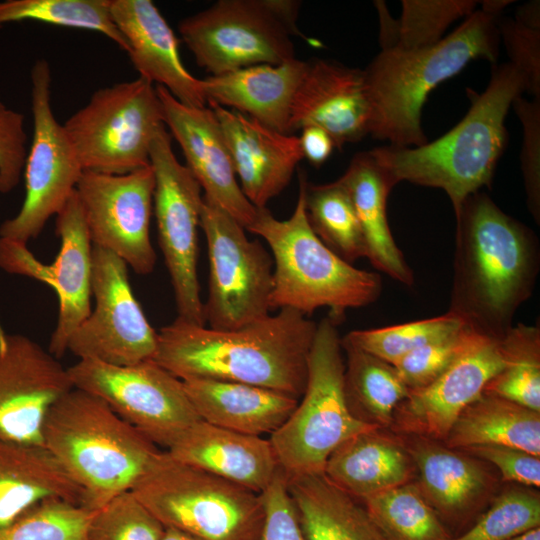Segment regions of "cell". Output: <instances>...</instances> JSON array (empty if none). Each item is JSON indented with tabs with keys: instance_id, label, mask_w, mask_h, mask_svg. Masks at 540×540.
Masks as SVG:
<instances>
[{
	"instance_id": "6da1fadb",
	"label": "cell",
	"mask_w": 540,
	"mask_h": 540,
	"mask_svg": "<svg viewBox=\"0 0 540 540\" xmlns=\"http://www.w3.org/2000/svg\"><path fill=\"white\" fill-rule=\"evenodd\" d=\"M455 218L448 313L477 334L501 339L534 290L540 265L537 236L481 191L465 199Z\"/></svg>"
},
{
	"instance_id": "7a4b0ae2",
	"label": "cell",
	"mask_w": 540,
	"mask_h": 540,
	"mask_svg": "<svg viewBox=\"0 0 540 540\" xmlns=\"http://www.w3.org/2000/svg\"><path fill=\"white\" fill-rule=\"evenodd\" d=\"M317 324L282 308L236 330L175 319L157 336L153 360L180 380L239 382L301 398Z\"/></svg>"
},
{
	"instance_id": "3957f363",
	"label": "cell",
	"mask_w": 540,
	"mask_h": 540,
	"mask_svg": "<svg viewBox=\"0 0 540 540\" xmlns=\"http://www.w3.org/2000/svg\"><path fill=\"white\" fill-rule=\"evenodd\" d=\"M523 92L521 74L508 62L496 65L485 90L469 92L467 114L447 133L417 147L385 145L369 152L396 185L443 190L457 215L468 196L491 186L507 144L508 111Z\"/></svg>"
},
{
	"instance_id": "277c9868",
	"label": "cell",
	"mask_w": 540,
	"mask_h": 540,
	"mask_svg": "<svg viewBox=\"0 0 540 540\" xmlns=\"http://www.w3.org/2000/svg\"><path fill=\"white\" fill-rule=\"evenodd\" d=\"M498 17L475 10L437 44L418 50L382 49L364 69L370 106L369 134L393 146L428 142L421 125L428 95L469 62L499 57Z\"/></svg>"
},
{
	"instance_id": "5b68a950",
	"label": "cell",
	"mask_w": 540,
	"mask_h": 540,
	"mask_svg": "<svg viewBox=\"0 0 540 540\" xmlns=\"http://www.w3.org/2000/svg\"><path fill=\"white\" fill-rule=\"evenodd\" d=\"M42 444L82 489L83 507L91 511L131 491L161 453L104 400L75 387L49 409Z\"/></svg>"
},
{
	"instance_id": "8992f818",
	"label": "cell",
	"mask_w": 540,
	"mask_h": 540,
	"mask_svg": "<svg viewBox=\"0 0 540 540\" xmlns=\"http://www.w3.org/2000/svg\"><path fill=\"white\" fill-rule=\"evenodd\" d=\"M247 231L268 244L274 263L271 310L290 308L310 315L321 307L339 320L350 308L374 303L382 292L380 275L358 269L327 247L309 225L303 184L291 216L275 218L258 209Z\"/></svg>"
},
{
	"instance_id": "52a82bcc",
	"label": "cell",
	"mask_w": 540,
	"mask_h": 540,
	"mask_svg": "<svg viewBox=\"0 0 540 540\" xmlns=\"http://www.w3.org/2000/svg\"><path fill=\"white\" fill-rule=\"evenodd\" d=\"M337 321L329 315L317 324L302 400L270 434L286 479L324 473L328 458L340 445L359 433L379 428L357 418L348 405Z\"/></svg>"
},
{
	"instance_id": "ba28073f",
	"label": "cell",
	"mask_w": 540,
	"mask_h": 540,
	"mask_svg": "<svg viewBox=\"0 0 540 540\" xmlns=\"http://www.w3.org/2000/svg\"><path fill=\"white\" fill-rule=\"evenodd\" d=\"M131 492L163 524L195 540H261V495L161 451Z\"/></svg>"
},
{
	"instance_id": "9c48e42d",
	"label": "cell",
	"mask_w": 540,
	"mask_h": 540,
	"mask_svg": "<svg viewBox=\"0 0 540 540\" xmlns=\"http://www.w3.org/2000/svg\"><path fill=\"white\" fill-rule=\"evenodd\" d=\"M300 2L219 0L182 19L179 33L199 67L222 75L295 58L292 36L303 35L296 20Z\"/></svg>"
},
{
	"instance_id": "30bf717a",
	"label": "cell",
	"mask_w": 540,
	"mask_h": 540,
	"mask_svg": "<svg viewBox=\"0 0 540 540\" xmlns=\"http://www.w3.org/2000/svg\"><path fill=\"white\" fill-rule=\"evenodd\" d=\"M164 124L156 86L142 77L96 90L63 127L84 171L126 174L150 165Z\"/></svg>"
},
{
	"instance_id": "8fae6325",
	"label": "cell",
	"mask_w": 540,
	"mask_h": 540,
	"mask_svg": "<svg viewBox=\"0 0 540 540\" xmlns=\"http://www.w3.org/2000/svg\"><path fill=\"white\" fill-rule=\"evenodd\" d=\"M200 228L209 257L205 325L236 330L270 315L274 263L259 240H250L233 217L203 198Z\"/></svg>"
},
{
	"instance_id": "7c38bea8",
	"label": "cell",
	"mask_w": 540,
	"mask_h": 540,
	"mask_svg": "<svg viewBox=\"0 0 540 540\" xmlns=\"http://www.w3.org/2000/svg\"><path fill=\"white\" fill-rule=\"evenodd\" d=\"M33 134L23 176L25 196L18 213L0 225V237L23 244L35 239L63 208L83 173L77 153L51 105V70L45 59L31 69Z\"/></svg>"
},
{
	"instance_id": "4fadbf2b",
	"label": "cell",
	"mask_w": 540,
	"mask_h": 540,
	"mask_svg": "<svg viewBox=\"0 0 540 540\" xmlns=\"http://www.w3.org/2000/svg\"><path fill=\"white\" fill-rule=\"evenodd\" d=\"M73 387L92 393L166 450L200 417L183 381L154 360L116 366L79 359L67 368Z\"/></svg>"
},
{
	"instance_id": "5bb4252c",
	"label": "cell",
	"mask_w": 540,
	"mask_h": 540,
	"mask_svg": "<svg viewBox=\"0 0 540 540\" xmlns=\"http://www.w3.org/2000/svg\"><path fill=\"white\" fill-rule=\"evenodd\" d=\"M150 165L155 177L153 208L158 240L174 292L176 319L205 325L197 273L202 189L175 156L166 126L152 142Z\"/></svg>"
},
{
	"instance_id": "9a60e30c",
	"label": "cell",
	"mask_w": 540,
	"mask_h": 540,
	"mask_svg": "<svg viewBox=\"0 0 540 540\" xmlns=\"http://www.w3.org/2000/svg\"><path fill=\"white\" fill-rule=\"evenodd\" d=\"M127 264L112 252L92 247L94 309L71 336L67 351L79 359L116 366L153 360L158 333L131 288Z\"/></svg>"
},
{
	"instance_id": "2e32d148",
	"label": "cell",
	"mask_w": 540,
	"mask_h": 540,
	"mask_svg": "<svg viewBox=\"0 0 540 540\" xmlns=\"http://www.w3.org/2000/svg\"><path fill=\"white\" fill-rule=\"evenodd\" d=\"M154 188L149 165L126 174L83 171L75 189L92 245L112 252L141 275L156 264L150 239Z\"/></svg>"
},
{
	"instance_id": "e0dca14e",
	"label": "cell",
	"mask_w": 540,
	"mask_h": 540,
	"mask_svg": "<svg viewBox=\"0 0 540 540\" xmlns=\"http://www.w3.org/2000/svg\"><path fill=\"white\" fill-rule=\"evenodd\" d=\"M56 234L60 250L49 265L36 259L27 244L0 237V268L41 281L57 294L58 318L48 351L60 359L71 336L91 312L93 245L76 191L56 215Z\"/></svg>"
},
{
	"instance_id": "ac0fdd59",
	"label": "cell",
	"mask_w": 540,
	"mask_h": 540,
	"mask_svg": "<svg viewBox=\"0 0 540 540\" xmlns=\"http://www.w3.org/2000/svg\"><path fill=\"white\" fill-rule=\"evenodd\" d=\"M72 388L67 368L48 349L0 332V440L43 445L49 409Z\"/></svg>"
},
{
	"instance_id": "d6986e66",
	"label": "cell",
	"mask_w": 540,
	"mask_h": 540,
	"mask_svg": "<svg viewBox=\"0 0 540 540\" xmlns=\"http://www.w3.org/2000/svg\"><path fill=\"white\" fill-rule=\"evenodd\" d=\"M505 364L502 340L476 334L436 380L409 391L390 427L406 436L444 441L461 412L483 394Z\"/></svg>"
},
{
	"instance_id": "ffe728a7",
	"label": "cell",
	"mask_w": 540,
	"mask_h": 540,
	"mask_svg": "<svg viewBox=\"0 0 540 540\" xmlns=\"http://www.w3.org/2000/svg\"><path fill=\"white\" fill-rule=\"evenodd\" d=\"M164 124L179 144L185 166L199 183L203 198L216 205L245 229L254 221L256 208L238 184L231 154L219 121L209 106L191 107L156 86Z\"/></svg>"
},
{
	"instance_id": "44dd1931",
	"label": "cell",
	"mask_w": 540,
	"mask_h": 540,
	"mask_svg": "<svg viewBox=\"0 0 540 540\" xmlns=\"http://www.w3.org/2000/svg\"><path fill=\"white\" fill-rule=\"evenodd\" d=\"M307 126L326 131L335 148L369 134L370 106L364 71L335 61H307L295 92L288 133Z\"/></svg>"
},
{
	"instance_id": "7402d4cb",
	"label": "cell",
	"mask_w": 540,
	"mask_h": 540,
	"mask_svg": "<svg viewBox=\"0 0 540 540\" xmlns=\"http://www.w3.org/2000/svg\"><path fill=\"white\" fill-rule=\"evenodd\" d=\"M109 8L139 77L165 88L184 105L207 106L203 80L183 65L178 40L155 4L151 0H109Z\"/></svg>"
},
{
	"instance_id": "603a6c76",
	"label": "cell",
	"mask_w": 540,
	"mask_h": 540,
	"mask_svg": "<svg viewBox=\"0 0 540 540\" xmlns=\"http://www.w3.org/2000/svg\"><path fill=\"white\" fill-rule=\"evenodd\" d=\"M207 105L219 121L242 192L256 208H266L287 187L303 159L299 137L213 102Z\"/></svg>"
},
{
	"instance_id": "cb8c5ba5",
	"label": "cell",
	"mask_w": 540,
	"mask_h": 540,
	"mask_svg": "<svg viewBox=\"0 0 540 540\" xmlns=\"http://www.w3.org/2000/svg\"><path fill=\"white\" fill-rule=\"evenodd\" d=\"M185 464L261 494L280 467L269 439L199 420L167 450Z\"/></svg>"
},
{
	"instance_id": "d4e9b609",
	"label": "cell",
	"mask_w": 540,
	"mask_h": 540,
	"mask_svg": "<svg viewBox=\"0 0 540 540\" xmlns=\"http://www.w3.org/2000/svg\"><path fill=\"white\" fill-rule=\"evenodd\" d=\"M307 61L256 65L203 79L207 102H213L280 133H288L295 92Z\"/></svg>"
},
{
	"instance_id": "484cf974",
	"label": "cell",
	"mask_w": 540,
	"mask_h": 540,
	"mask_svg": "<svg viewBox=\"0 0 540 540\" xmlns=\"http://www.w3.org/2000/svg\"><path fill=\"white\" fill-rule=\"evenodd\" d=\"M50 499L83 506L84 493L43 445L0 440V528Z\"/></svg>"
},
{
	"instance_id": "4316f807",
	"label": "cell",
	"mask_w": 540,
	"mask_h": 540,
	"mask_svg": "<svg viewBox=\"0 0 540 540\" xmlns=\"http://www.w3.org/2000/svg\"><path fill=\"white\" fill-rule=\"evenodd\" d=\"M183 385L201 420L248 435L272 434L298 404L289 395L239 382L190 379Z\"/></svg>"
},
{
	"instance_id": "83f0119b",
	"label": "cell",
	"mask_w": 540,
	"mask_h": 540,
	"mask_svg": "<svg viewBox=\"0 0 540 540\" xmlns=\"http://www.w3.org/2000/svg\"><path fill=\"white\" fill-rule=\"evenodd\" d=\"M339 180L352 200L365 242L366 258L390 278L412 286L413 271L393 238L387 218V199L396 184L369 151L354 155Z\"/></svg>"
},
{
	"instance_id": "f1b7e54d",
	"label": "cell",
	"mask_w": 540,
	"mask_h": 540,
	"mask_svg": "<svg viewBox=\"0 0 540 540\" xmlns=\"http://www.w3.org/2000/svg\"><path fill=\"white\" fill-rule=\"evenodd\" d=\"M382 430L351 437L326 462L325 476L358 500L410 482L415 470L404 442Z\"/></svg>"
},
{
	"instance_id": "f546056e",
	"label": "cell",
	"mask_w": 540,
	"mask_h": 540,
	"mask_svg": "<svg viewBox=\"0 0 540 540\" xmlns=\"http://www.w3.org/2000/svg\"><path fill=\"white\" fill-rule=\"evenodd\" d=\"M286 481L307 540H390L364 505L324 473Z\"/></svg>"
},
{
	"instance_id": "4dcf8cb0",
	"label": "cell",
	"mask_w": 540,
	"mask_h": 540,
	"mask_svg": "<svg viewBox=\"0 0 540 540\" xmlns=\"http://www.w3.org/2000/svg\"><path fill=\"white\" fill-rule=\"evenodd\" d=\"M404 443L415 469L422 494L445 515L472 509L489 492L492 479L479 462L437 441L411 437Z\"/></svg>"
},
{
	"instance_id": "1f68e13d",
	"label": "cell",
	"mask_w": 540,
	"mask_h": 540,
	"mask_svg": "<svg viewBox=\"0 0 540 540\" xmlns=\"http://www.w3.org/2000/svg\"><path fill=\"white\" fill-rule=\"evenodd\" d=\"M443 442L459 450L501 445L540 456V412L483 393L461 412Z\"/></svg>"
},
{
	"instance_id": "d6a6232c",
	"label": "cell",
	"mask_w": 540,
	"mask_h": 540,
	"mask_svg": "<svg viewBox=\"0 0 540 540\" xmlns=\"http://www.w3.org/2000/svg\"><path fill=\"white\" fill-rule=\"evenodd\" d=\"M341 343L346 353L344 383L350 410L366 423L390 427L396 408L410 390L393 365Z\"/></svg>"
},
{
	"instance_id": "836d02e7",
	"label": "cell",
	"mask_w": 540,
	"mask_h": 540,
	"mask_svg": "<svg viewBox=\"0 0 540 540\" xmlns=\"http://www.w3.org/2000/svg\"><path fill=\"white\" fill-rule=\"evenodd\" d=\"M306 216L317 237L338 256L351 263L366 257L361 227L345 186L339 179L312 184L301 173Z\"/></svg>"
},
{
	"instance_id": "e575fe53",
	"label": "cell",
	"mask_w": 540,
	"mask_h": 540,
	"mask_svg": "<svg viewBox=\"0 0 540 540\" xmlns=\"http://www.w3.org/2000/svg\"><path fill=\"white\" fill-rule=\"evenodd\" d=\"M471 0H402L400 18L392 21L384 5H377L380 15L382 49L410 51L427 48L443 39L456 20L475 11Z\"/></svg>"
},
{
	"instance_id": "d590c367",
	"label": "cell",
	"mask_w": 540,
	"mask_h": 540,
	"mask_svg": "<svg viewBox=\"0 0 540 540\" xmlns=\"http://www.w3.org/2000/svg\"><path fill=\"white\" fill-rule=\"evenodd\" d=\"M361 501L390 540L451 538L416 483L408 482Z\"/></svg>"
},
{
	"instance_id": "8d00e7d4",
	"label": "cell",
	"mask_w": 540,
	"mask_h": 540,
	"mask_svg": "<svg viewBox=\"0 0 540 540\" xmlns=\"http://www.w3.org/2000/svg\"><path fill=\"white\" fill-rule=\"evenodd\" d=\"M506 364L484 392L540 412V329L519 323L501 338Z\"/></svg>"
},
{
	"instance_id": "74e56055",
	"label": "cell",
	"mask_w": 540,
	"mask_h": 540,
	"mask_svg": "<svg viewBox=\"0 0 540 540\" xmlns=\"http://www.w3.org/2000/svg\"><path fill=\"white\" fill-rule=\"evenodd\" d=\"M21 21H36L60 27L103 34L127 52L126 39L115 25L109 0H3L0 28Z\"/></svg>"
},
{
	"instance_id": "f35d334b",
	"label": "cell",
	"mask_w": 540,
	"mask_h": 540,
	"mask_svg": "<svg viewBox=\"0 0 540 540\" xmlns=\"http://www.w3.org/2000/svg\"><path fill=\"white\" fill-rule=\"evenodd\" d=\"M463 326L459 318L447 312L441 316L398 325L353 330L341 340L394 366L412 351Z\"/></svg>"
},
{
	"instance_id": "ab89813d",
	"label": "cell",
	"mask_w": 540,
	"mask_h": 540,
	"mask_svg": "<svg viewBox=\"0 0 540 540\" xmlns=\"http://www.w3.org/2000/svg\"><path fill=\"white\" fill-rule=\"evenodd\" d=\"M94 513L65 500H46L1 527L0 540H84Z\"/></svg>"
},
{
	"instance_id": "60d3db41",
	"label": "cell",
	"mask_w": 540,
	"mask_h": 540,
	"mask_svg": "<svg viewBox=\"0 0 540 540\" xmlns=\"http://www.w3.org/2000/svg\"><path fill=\"white\" fill-rule=\"evenodd\" d=\"M540 527V497L526 489L500 494L471 529L448 540H508Z\"/></svg>"
},
{
	"instance_id": "b9f144b4",
	"label": "cell",
	"mask_w": 540,
	"mask_h": 540,
	"mask_svg": "<svg viewBox=\"0 0 540 540\" xmlns=\"http://www.w3.org/2000/svg\"><path fill=\"white\" fill-rule=\"evenodd\" d=\"M165 527L131 491L95 511L84 540H162Z\"/></svg>"
},
{
	"instance_id": "7bdbcfd3",
	"label": "cell",
	"mask_w": 540,
	"mask_h": 540,
	"mask_svg": "<svg viewBox=\"0 0 540 540\" xmlns=\"http://www.w3.org/2000/svg\"><path fill=\"white\" fill-rule=\"evenodd\" d=\"M476 334L464 325L412 351L394 367L409 390L423 388L436 380L455 361Z\"/></svg>"
},
{
	"instance_id": "ee69618b",
	"label": "cell",
	"mask_w": 540,
	"mask_h": 540,
	"mask_svg": "<svg viewBox=\"0 0 540 540\" xmlns=\"http://www.w3.org/2000/svg\"><path fill=\"white\" fill-rule=\"evenodd\" d=\"M512 107L523 131L520 154L521 171L527 197V207L539 224L540 221V99L529 101L517 97Z\"/></svg>"
},
{
	"instance_id": "f6af8a7d",
	"label": "cell",
	"mask_w": 540,
	"mask_h": 540,
	"mask_svg": "<svg viewBox=\"0 0 540 540\" xmlns=\"http://www.w3.org/2000/svg\"><path fill=\"white\" fill-rule=\"evenodd\" d=\"M498 30L510 60L508 63L521 74L525 92L540 99V29L505 18L498 20Z\"/></svg>"
},
{
	"instance_id": "bcb514c9",
	"label": "cell",
	"mask_w": 540,
	"mask_h": 540,
	"mask_svg": "<svg viewBox=\"0 0 540 540\" xmlns=\"http://www.w3.org/2000/svg\"><path fill=\"white\" fill-rule=\"evenodd\" d=\"M24 115L0 101V193L19 184L27 156Z\"/></svg>"
},
{
	"instance_id": "7dc6e473",
	"label": "cell",
	"mask_w": 540,
	"mask_h": 540,
	"mask_svg": "<svg viewBox=\"0 0 540 540\" xmlns=\"http://www.w3.org/2000/svg\"><path fill=\"white\" fill-rule=\"evenodd\" d=\"M260 495L264 506L261 540H307L281 470Z\"/></svg>"
},
{
	"instance_id": "c3c4849f",
	"label": "cell",
	"mask_w": 540,
	"mask_h": 540,
	"mask_svg": "<svg viewBox=\"0 0 540 540\" xmlns=\"http://www.w3.org/2000/svg\"><path fill=\"white\" fill-rule=\"evenodd\" d=\"M461 450L495 465L505 481L540 486V456L501 445H477Z\"/></svg>"
},
{
	"instance_id": "681fc988",
	"label": "cell",
	"mask_w": 540,
	"mask_h": 540,
	"mask_svg": "<svg viewBox=\"0 0 540 540\" xmlns=\"http://www.w3.org/2000/svg\"><path fill=\"white\" fill-rule=\"evenodd\" d=\"M299 137L303 158L313 166H321L331 155L335 148L329 134L316 126H307Z\"/></svg>"
},
{
	"instance_id": "f907efd6",
	"label": "cell",
	"mask_w": 540,
	"mask_h": 540,
	"mask_svg": "<svg viewBox=\"0 0 540 540\" xmlns=\"http://www.w3.org/2000/svg\"><path fill=\"white\" fill-rule=\"evenodd\" d=\"M515 20L527 27L540 29L539 1H533L519 6Z\"/></svg>"
},
{
	"instance_id": "816d5d0a",
	"label": "cell",
	"mask_w": 540,
	"mask_h": 540,
	"mask_svg": "<svg viewBox=\"0 0 540 540\" xmlns=\"http://www.w3.org/2000/svg\"><path fill=\"white\" fill-rule=\"evenodd\" d=\"M482 3H483L482 8H481L482 11L492 16L498 17L501 11H503L508 5L513 3V1L489 0V1H483Z\"/></svg>"
},
{
	"instance_id": "f5cc1de1",
	"label": "cell",
	"mask_w": 540,
	"mask_h": 540,
	"mask_svg": "<svg viewBox=\"0 0 540 540\" xmlns=\"http://www.w3.org/2000/svg\"><path fill=\"white\" fill-rule=\"evenodd\" d=\"M162 540H195V539L175 528L165 527Z\"/></svg>"
},
{
	"instance_id": "db71d44e",
	"label": "cell",
	"mask_w": 540,
	"mask_h": 540,
	"mask_svg": "<svg viewBox=\"0 0 540 540\" xmlns=\"http://www.w3.org/2000/svg\"><path fill=\"white\" fill-rule=\"evenodd\" d=\"M508 540H540V527L528 530Z\"/></svg>"
}]
</instances>
